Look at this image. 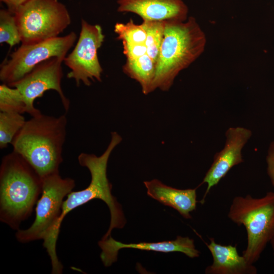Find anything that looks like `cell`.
Returning <instances> with one entry per match:
<instances>
[{"label":"cell","instance_id":"6da1fadb","mask_svg":"<svg viewBox=\"0 0 274 274\" xmlns=\"http://www.w3.org/2000/svg\"><path fill=\"white\" fill-rule=\"evenodd\" d=\"M67 123L65 114L32 116L11 143L13 151L23 157L42 179L59 173Z\"/></svg>","mask_w":274,"mask_h":274},{"label":"cell","instance_id":"7a4b0ae2","mask_svg":"<svg viewBox=\"0 0 274 274\" xmlns=\"http://www.w3.org/2000/svg\"><path fill=\"white\" fill-rule=\"evenodd\" d=\"M42 179L20 155L4 156L0 166V220L18 230L42 192Z\"/></svg>","mask_w":274,"mask_h":274},{"label":"cell","instance_id":"3957f363","mask_svg":"<svg viewBox=\"0 0 274 274\" xmlns=\"http://www.w3.org/2000/svg\"><path fill=\"white\" fill-rule=\"evenodd\" d=\"M206 44L205 34L194 18L186 22L165 21L152 92L156 89L168 91L179 73L201 54Z\"/></svg>","mask_w":274,"mask_h":274},{"label":"cell","instance_id":"277c9868","mask_svg":"<svg viewBox=\"0 0 274 274\" xmlns=\"http://www.w3.org/2000/svg\"><path fill=\"white\" fill-rule=\"evenodd\" d=\"M42 195L37 202L36 218L27 229L17 230V239L22 243L43 239L51 262L52 273L62 272L63 265L56 254V245L60 230L58 222L64 198L76 185L74 179L62 178L59 173L49 175L42 179Z\"/></svg>","mask_w":274,"mask_h":274},{"label":"cell","instance_id":"5b68a950","mask_svg":"<svg viewBox=\"0 0 274 274\" xmlns=\"http://www.w3.org/2000/svg\"><path fill=\"white\" fill-rule=\"evenodd\" d=\"M121 141L122 137L120 135L114 131L111 133V140L106 150L100 156L86 153H81L79 155V163L89 170L91 181L88 187L84 189L72 191L67 195V198L63 202L58 222V228L59 230L62 221L70 212L94 199H99L104 201L108 206L111 214L109 228L102 239L108 238L113 229L124 227L126 219L122 206L112 194V185L107 174L110 156L115 148Z\"/></svg>","mask_w":274,"mask_h":274},{"label":"cell","instance_id":"8992f818","mask_svg":"<svg viewBox=\"0 0 274 274\" xmlns=\"http://www.w3.org/2000/svg\"><path fill=\"white\" fill-rule=\"evenodd\" d=\"M227 216L234 223L245 227L247 243L242 255L254 264L274 233V192H268L259 198L249 194L235 196Z\"/></svg>","mask_w":274,"mask_h":274},{"label":"cell","instance_id":"52a82bcc","mask_svg":"<svg viewBox=\"0 0 274 274\" xmlns=\"http://www.w3.org/2000/svg\"><path fill=\"white\" fill-rule=\"evenodd\" d=\"M14 14L23 45L57 37L71 23L67 8L57 0H28Z\"/></svg>","mask_w":274,"mask_h":274},{"label":"cell","instance_id":"ba28073f","mask_svg":"<svg viewBox=\"0 0 274 274\" xmlns=\"http://www.w3.org/2000/svg\"><path fill=\"white\" fill-rule=\"evenodd\" d=\"M77 35L57 37L39 43L22 44L1 65L0 80L8 85L19 80L40 63L52 57L64 59L74 45Z\"/></svg>","mask_w":274,"mask_h":274},{"label":"cell","instance_id":"9c48e42d","mask_svg":"<svg viewBox=\"0 0 274 274\" xmlns=\"http://www.w3.org/2000/svg\"><path fill=\"white\" fill-rule=\"evenodd\" d=\"M105 40L101 27L91 25L81 20L79 38L72 52L63 62L71 71L67 77L75 80L77 86L82 82L89 86L91 81H101L102 68L97 56V50Z\"/></svg>","mask_w":274,"mask_h":274},{"label":"cell","instance_id":"30bf717a","mask_svg":"<svg viewBox=\"0 0 274 274\" xmlns=\"http://www.w3.org/2000/svg\"><path fill=\"white\" fill-rule=\"evenodd\" d=\"M63 60L61 58H51L38 64L19 80L9 85L20 91L26 106V113L31 117L42 113L35 108L34 102L49 90L58 93L64 110L66 112L68 111L70 101L61 86L63 75L61 64Z\"/></svg>","mask_w":274,"mask_h":274},{"label":"cell","instance_id":"8fae6325","mask_svg":"<svg viewBox=\"0 0 274 274\" xmlns=\"http://www.w3.org/2000/svg\"><path fill=\"white\" fill-rule=\"evenodd\" d=\"M251 136L252 131L244 127H231L226 130L224 147L214 155L213 162L201 183L206 184L207 187L201 203H204L210 190L217 185L233 166L244 162L242 151Z\"/></svg>","mask_w":274,"mask_h":274},{"label":"cell","instance_id":"7c38bea8","mask_svg":"<svg viewBox=\"0 0 274 274\" xmlns=\"http://www.w3.org/2000/svg\"><path fill=\"white\" fill-rule=\"evenodd\" d=\"M101 249L100 259L106 267L111 266L117 260L119 251L123 248H132L162 253L181 252L188 257H198L200 251L196 249L194 239L188 236H177L175 240L159 242H141L137 244H124L113 238L111 235L98 243Z\"/></svg>","mask_w":274,"mask_h":274},{"label":"cell","instance_id":"4fadbf2b","mask_svg":"<svg viewBox=\"0 0 274 274\" xmlns=\"http://www.w3.org/2000/svg\"><path fill=\"white\" fill-rule=\"evenodd\" d=\"M118 11L131 12L143 20L183 22L188 8L182 0H118Z\"/></svg>","mask_w":274,"mask_h":274},{"label":"cell","instance_id":"5bb4252c","mask_svg":"<svg viewBox=\"0 0 274 274\" xmlns=\"http://www.w3.org/2000/svg\"><path fill=\"white\" fill-rule=\"evenodd\" d=\"M212 257V263L205 269L206 274H256L257 269L240 255L235 246L223 245L213 238L206 244Z\"/></svg>","mask_w":274,"mask_h":274},{"label":"cell","instance_id":"9a60e30c","mask_svg":"<svg viewBox=\"0 0 274 274\" xmlns=\"http://www.w3.org/2000/svg\"><path fill=\"white\" fill-rule=\"evenodd\" d=\"M147 194L161 203L177 210L184 218H191L190 213L196 208V188L179 189L166 185L157 179L144 182Z\"/></svg>","mask_w":274,"mask_h":274},{"label":"cell","instance_id":"2e32d148","mask_svg":"<svg viewBox=\"0 0 274 274\" xmlns=\"http://www.w3.org/2000/svg\"><path fill=\"white\" fill-rule=\"evenodd\" d=\"M156 64L147 54L134 59H126L123 71L140 85L142 92L146 95L152 92Z\"/></svg>","mask_w":274,"mask_h":274},{"label":"cell","instance_id":"e0dca14e","mask_svg":"<svg viewBox=\"0 0 274 274\" xmlns=\"http://www.w3.org/2000/svg\"><path fill=\"white\" fill-rule=\"evenodd\" d=\"M26 120L22 114L0 112V148L3 150L12 143Z\"/></svg>","mask_w":274,"mask_h":274},{"label":"cell","instance_id":"ac0fdd59","mask_svg":"<svg viewBox=\"0 0 274 274\" xmlns=\"http://www.w3.org/2000/svg\"><path fill=\"white\" fill-rule=\"evenodd\" d=\"M142 24L146 32L147 54L156 64L163 39L165 21L143 20Z\"/></svg>","mask_w":274,"mask_h":274},{"label":"cell","instance_id":"d6986e66","mask_svg":"<svg viewBox=\"0 0 274 274\" xmlns=\"http://www.w3.org/2000/svg\"><path fill=\"white\" fill-rule=\"evenodd\" d=\"M0 112L26 113L24 99L17 88L4 83L0 85Z\"/></svg>","mask_w":274,"mask_h":274},{"label":"cell","instance_id":"ffe728a7","mask_svg":"<svg viewBox=\"0 0 274 274\" xmlns=\"http://www.w3.org/2000/svg\"><path fill=\"white\" fill-rule=\"evenodd\" d=\"M21 42V37L14 13L8 9L0 10V43L11 47Z\"/></svg>","mask_w":274,"mask_h":274},{"label":"cell","instance_id":"44dd1931","mask_svg":"<svg viewBox=\"0 0 274 274\" xmlns=\"http://www.w3.org/2000/svg\"><path fill=\"white\" fill-rule=\"evenodd\" d=\"M114 31L118 35L117 39L122 42L136 44H145L146 32L142 24H136L132 19L126 23H116Z\"/></svg>","mask_w":274,"mask_h":274},{"label":"cell","instance_id":"7402d4cb","mask_svg":"<svg viewBox=\"0 0 274 274\" xmlns=\"http://www.w3.org/2000/svg\"><path fill=\"white\" fill-rule=\"evenodd\" d=\"M123 52L127 59H134L147 54L145 44H136L122 42Z\"/></svg>","mask_w":274,"mask_h":274},{"label":"cell","instance_id":"603a6c76","mask_svg":"<svg viewBox=\"0 0 274 274\" xmlns=\"http://www.w3.org/2000/svg\"><path fill=\"white\" fill-rule=\"evenodd\" d=\"M267 173L274 187V141L269 145L266 158Z\"/></svg>","mask_w":274,"mask_h":274},{"label":"cell","instance_id":"cb8c5ba5","mask_svg":"<svg viewBox=\"0 0 274 274\" xmlns=\"http://www.w3.org/2000/svg\"><path fill=\"white\" fill-rule=\"evenodd\" d=\"M28 0H1L5 3L8 9L14 13L17 9Z\"/></svg>","mask_w":274,"mask_h":274},{"label":"cell","instance_id":"d4e9b609","mask_svg":"<svg viewBox=\"0 0 274 274\" xmlns=\"http://www.w3.org/2000/svg\"><path fill=\"white\" fill-rule=\"evenodd\" d=\"M269 243L271 245V248L272 249V251H273V253L274 254V233L270 241V242Z\"/></svg>","mask_w":274,"mask_h":274}]
</instances>
